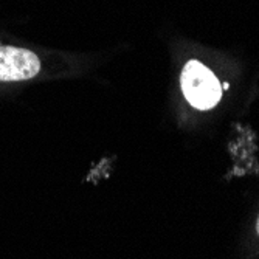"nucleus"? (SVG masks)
<instances>
[{"instance_id": "nucleus-3", "label": "nucleus", "mask_w": 259, "mask_h": 259, "mask_svg": "<svg viewBox=\"0 0 259 259\" xmlns=\"http://www.w3.org/2000/svg\"><path fill=\"white\" fill-rule=\"evenodd\" d=\"M256 230H257V234H259V218H257V224H256Z\"/></svg>"}, {"instance_id": "nucleus-1", "label": "nucleus", "mask_w": 259, "mask_h": 259, "mask_svg": "<svg viewBox=\"0 0 259 259\" xmlns=\"http://www.w3.org/2000/svg\"><path fill=\"white\" fill-rule=\"evenodd\" d=\"M180 84L185 98L200 110L214 107L222 97L221 82L214 73L199 61H190L185 65Z\"/></svg>"}, {"instance_id": "nucleus-2", "label": "nucleus", "mask_w": 259, "mask_h": 259, "mask_svg": "<svg viewBox=\"0 0 259 259\" xmlns=\"http://www.w3.org/2000/svg\"><path fill=\"white\" fill-rule=\"evenodd\" d=\"M40 70L39 58L27 50L11 45H0V81H27Z\"/></svg>"}]
</instances>
